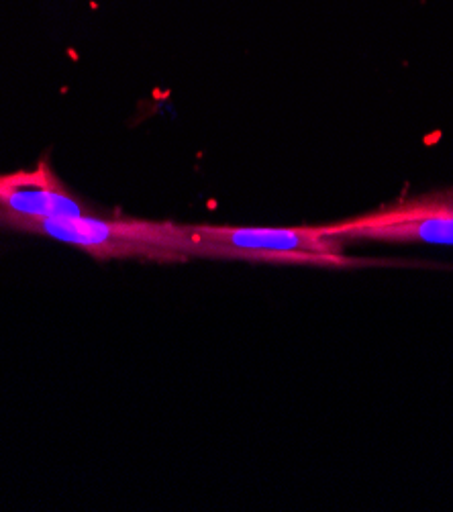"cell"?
<instances>
[{
	"label": "cell",
	"instance_id": "6da1fadb",
	"mask_svg": "<svg viewBox=\"0 0 453 512\" xmlns=\"http://www.w3.org/2000/svg\"><path fill=\"white\" fill-rule=\"evenodd\" d=\"M192 255L241 258L264 262L335 264L343 266V239L327 235L321 227H186Z\"/></svg>",
	"mask_w": 453,
	"mask_h": 512
},
{
	"label": "cell",
	"instance_id": "7a4b0ae2",
	"mask_svg": "<svg viewBox=\"0 0 453 512\" xmlns=\"http://www.w3.org/2000/svg\"><path fill=\"white\" fill-rule=\"evenodd\" d=\"M25 231L41 233L52 239L78 245L98 258H123V255H145V258L176 260L186 258L190 239L184 225L149 223L135 219H98L92 215L74 219H45L19 223Z\"/></svg>",
	"mask_w": 453,
	"mask_h": 512
},
{
	"label": "cell",
	"instance_id": "3957f363",
	"mask_svg": "<svg viewBox=\"0 0 453 512\" xmlns=\"http://www.w3.org/2000/svg\"><path fill=\"white\" fill-rule=\"evenodd\" d=\"M0 209L13 225L90 215L45 164H39L35 170L0 176Z\"/></svg>",
	"mask_w": 453,
	"mask_h": 512
},
{
	"label": "cell",
	"instance_id": "277c9868",
	"mask_svg": "<svg viewBox=\"0 0 453 512\" xmlns=\"http://www.w3.org/2000/svg\"><path fill=\"white\" fill-rule=\"evenodd\" d=\"M321 229L327 235L343 241L368 239V241H396V243L453 245V221H445V219H407V221L349 227V229H333L329 225H321Z\"/></svg>",
	"mask_w": 453,
	"mask_h": 512
}]
</instances>
